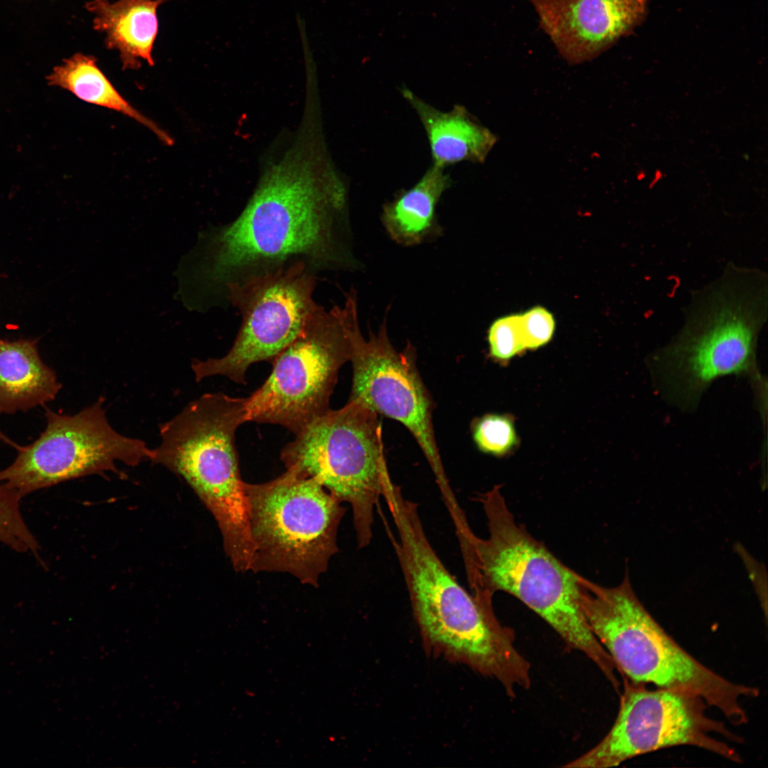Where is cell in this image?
I'll return each instance as SVG.
<instances>
[{
    "label": "cell",
    "instance_id": "6da1fadb",
    "mask_svg": "<svg viewBox=\"0 0 768 768\" xmlns=\"http://www.w3.org/2000/svg\"><path fill=\"white\" fill-rule=\"evenodd\" d=\"M299 262L317 274L359 267L345 186L308 129L266 169L236 218L199 233L176 270L178 295L191 311L227 309L233 289Z\"/></svg>",
    "mask_w": 768,
    "mask_h": 768
},
{
    "label": "cell",
    "instance_id": "7a4b0ae2",
    "mask_svg": "<svg viewBox=\"0 0 768 768\" xmlns=\"http://www.w3.org/2000/svg\"><path fill=\"white\" fill-rule=\"evenodd\" d=\"M767 316V274L728 263L717 278L693 293L681 329L650 356L649 369L660 394L682 411L691 412L715 380L734 375L749 379L759 408L766 406L757 349Z\"/></svg>",
    "mask_w": 768,
    "mask_h": 768
},
{
    "label": "cell",
    "instance_id": "3957f363",
    "mask_svg": "<svg viewBox=\"0 0 768 768\" xmlns=\"http://www.w3.org/2000/svg\"><path fill=\"white\" fill-rule=\"evenodd\" d=\"M398 533L390 534L423 637L434 649L496 679L506 694L530 686V666L513 631L458 582L431 545L417 506L401 493L385 501Z\"/></svg>",
    "mask_w": 768,
    "mask_h": 768
},
{
    "label": "cell",
    "instance_id": "277c9868",
    "mask_svg": "<svg viewBox=\"0 0 768 768\" xmlns=\"http://www.w3.org/2000/svg\"><path fill=\"white\" fill-rule=\"evenodd\" d=\"M489 535H474L466 575L472 595L491 603L493 592L509 593L542 617L568 648L582 652L614 688L617 666L590 629L579 594V575L518 524L498 486L481 495Z\"/></svg>",
    "mask_w": 768,
    "mask_h": 768
},
{
    "label": "cell",
    "instance_id": "5b68a950",
    "mask_svg": "<svg viewBox=\"0 0 768 768\" xmlns=\"http://www.w3.org/2000/svg\"><path fill=\"white\" fill-rule=\"evenodd\" d=\"M580 605L589 626L624 678L698 695L730 723L745 725L742 698H755V687L727 680L686 651L639 601L626 571L617 586L606 587L579 575Z\"/></svg>",
    "mask_w": 768,
    "mask_h": 768
},
{
    "label": "cell",
    "instance_id": "8992f818",
    "mask_svg": "<svg viewBox=\"0 0 768 768\" xmlns=\"http://www.w3.org/2000/svg\"><path fill=\"white\" fill-rule=\"evenodd\" d=\"M247 420V398L206 393L161 425L151 461L182 475L214 516L226 555L237 572L252 558L244 481L235 437Z\"/></svg>",
    "mask_w": 768,
    "mask_h": 768
},
{
    "label": "cell",
    "instance_id": "52a82bcc",
    "mask_svg": "<svg viewBox=\"0 0 768 768\" xmlns=\"http://www.w3.org/2000/svg\"><path fill=\"white\" fill-rule=\"evenodd\" d=\"M243 487L253 550L250 571L287 572L318 587L338 550L342 502L292 469L265 483L244 482Z\"/></svg>",
    "mask_w": 768,
    "mask_h": 768
},
{
    "label": "cell",
    "instance_id": "ba28073f",
    "mask_svg": "<svg viewBox=\"0 0 768 768\" xmlns=\"http://www.w3.org/2000/svg\"><path fill=\"white\" fill-rule=\"evenodd\" d=\"M286 469L314 479L352 509L358 548L372 540L374 509L390 478L378 414L354 400L314 419L281 452Z\"/></svg>",
    "mask_w": 768,
    "mask_h": 768
},
{
    "label": "cell",
    "instance_id": "9c48e42d",
    "mask_svg": "<svg viewBox=\"0 0 768 768\" xmlns=\"http://www.w3.org/2000/svg\"><path fill=\"white\" fill-rule=\"evenodd\" d=\"M360 329L351 289L343 307L319 305L298 336L273 360L262 386L247 398V420L281 425L295 434L326 412L341 366Z\"/></svg>",
    "mask_w": 768,
    "mask_h": 768
},
{
    "label": "cell",
    "instance_id": "30bf717a",
    "mask_svg": "<svg viewBox=\"0 0 768 768\" xmlns=\"http://www.w3.org/2000/svg\"><path fill=\"white\" fill-rule=\"evenodd\" d=\"M614 725L603 739L564 767L606 768L663 748L689 745L741 762L737 751L713 736L743 740L719 720L706 715L700 697L673 690H649L626 678Z\"/></svg>",
    "mask_w": 768,
    "mask_h": 768
},
{
    "label": "cell",
    "instance_id": "8fae6325",
    "mask_svg": "<svg viewBox=\"0 0 768 768\" xmlns=\"http://www.w3.org/2000/svg\"><path fill=\"white\" fill-rule=\"evenodd\" d=\"M317 274L305 263L294 262L233 289L228 303L242 316L237 336L223 357L193 361L196 380L223 375L245 384L251 365L272 362L319 306L313 298Z\"/></svg>",
    "mask_w": 768,
    "mask_h": 768
},
{
    "label": "cell",
    "instance_id": "7c38bea8",
    "mask_svg": "<svg viewBox=\"0 0 768 768\" xmlns=\"http://www.w3.org/2000/svg\"><path fill=\"white\" fill-rule=\"evenodd\" d=\"M100 398L73 415L46 409V427L33 443L16 449L14 462L0 470V484L21 496L95 471L119 460L136 465L152 460L154 449L123 436L110 425Z\"/></svg>",
    "mask_w": 768,
    "mask_h": 768
},
{
    "label": "cell",
    "instance_id": "4fadbf2b",
    "mask_svg": "<svg viewBox=\"0 0 768 768\" xmlns=\"http://www.w3.org/2000/svg\"><path fill=\"white\" fill-rule=\"evenodd\" d=\"M350 361L349 400L401 422L422 449L444 498L452 496L435 439L433 402L418 372L414 346L408 342L398 351L389 339L384 318L368 338L361 329L356 332Z\"/></svg>",
    "mask_w": 768,
    "mask_h": 768
},
{
    "label": "cell",
    "instance_id": "5bb4252c",
    "mask_svg": "<svg viewBox=\"0 0 768 768\" xmlns=\"http://www.w3.org/2000/svg\"><path fill=\"white\" fill-rule=\"evenodd\" d=\"M528 1L569 65L597 58L641 23L646 10V0Z\"/></svg>",
    "mask_w": 768,
    "mask_h": 768
},
{
    "label": "cell",
    "instance_id": "9a60e30c",
    "mask_svg": "<svg viewBox=\"0 0 768 768\" xmlns=\"http://www.w3.org/2000/svg\"><path fill=\"white\" fill-rule=\"evenodd\" d=\"M403 97L416 111L429 141L433 164L444 168L462 161L484 163L497 137L464 107L456 105L442 112L403 90Z\"/></svg>",
    "mask_w": 768,
    "mask_h": 768
},
{
    "label": "cell",
    "instance_id": "2e32d148",
    "mask_svg": "<svg viewBox=\"0 0 768 768\" xmlns=\"http://www.w3.org/2000/svg\"><path fill=\"white\" fill-rule=\"evenodd\" d=\"M161 4L154 0H90L85 9L94 15V28L105 34L106 47L119 52L122 68L137 70L141 59L154 65L151 53Z\"/></svg>",
    "mask_w": 768,
    "mask_h": 768
},
{
    "label": "cell",
    "instance_id": "e0dca14e",
    "mask_svg": "<svg viewBox=\"0 0 768 768\" xmlns=\"http://www.w3.org/2000/svg\"><path fill=\"white\" fill-rule=\"evenodd\" d=\"M61 386L40 357L36 341L0 338V415L44 405L55 398Z\"/></svg>",
    "mask_w": 768,
    "mask_h": 768
},
{
    "label": "cell",
    "instance_id": "ac0fdd59",
    "mask_svg": "<svg viewBox=\"0 0 768 768\" xmlns=\"http://www.w3.org/2000/svg\"><path fill=\"white\" fill-rule=\"evenodd\" d=\"M444 169L433 164L412 187L402 190L383 206L382 223L398 244L420 245L441 233L436 207L451 183Z\"/></svg>",
    "mask_w": 768,
    "mask_h": 768
},
{
    "label": "cell",
    "instance_id": "d6986e66",
    "mask_svg": "<svg viewBox=\"0 0 768 768\" xmlns=\"http://www.w3.org/2000/svg\"><path fill=\"white\" fill-rule=\"evenodd\" d=\"M48 85L65 89L79 99L120 112L145 126L166 145H172L170 135L147 118L127 100L111 83L97 66V59L77 53L64 59L46 76Z\"/></svg>",
    "mask_w": 768,
    "mask_h": 768
},
{
    "label": "cell",
    "instance_id": "ffe728a7",
    "mask_svg": "<svg viewBox=\"0 0 768 768\" xmlns=\"http://www.w3.org/2000/svg\"><path fill=\"white\" fill-rule=\"evenodd\" d=\"M21 497L16 490L0 484V541L18 552L37 554L39 545L20 512Z\"/></svg>",
    "mask_w": 768,
    "mask_h": 768
},
{
    "label": "cell",
    "instance_id": "44dd1931",
    "mask_svg": "<svg viewBox=\"0 0 768 768\" xmlns=\"http://www.w3.org/2000/svg\"><path fill=\"white\" fill-rule=\"evenodd\" d=\"M472 431L477 447L485 453L503 456L518 444L513 422L506 415H484L475 422Z\"/></svg>",
    "mask_w": 768,
    "mask_h": 768
},
{
    "label": "cell",
    "instance_id": "7402d4cb",
    "mask_svg": "<svg viewBox=\"0 0 768 768\" xmlns=\"http://www.w3.org/2000/svg\"><path fill=\"white\" fill-rule=\"evenodd\" d=\"M490 354L499 361H507L526 350L519 326L518 314L499 318L491 325L488 333Z\"/></svg>",
    "mask_w": 768,
    "mask_h": 768
},
{
    "label": "cell",
    "instance_id": "603a6c76",
    "mask_svg": "<svg viewBox=\"0 0 768 768\" xmlns=\"http://www.w3.org/2000/svg\"><path fill=\"white\" fill-rule=\"evenodd\" d=\"M518 320L526 349H536L551 340L555 322L553 314L544 307H533L519 314Z\"/></svg>",
    "mask_w": 768,
    "mask_h": 768
},
{
    "label": "cell",
    "instance_id": "cb8c5ba5",
    "mask_svg": "<svg viewBox=\"0 0 768 768\" xmlns=\"http://www.w3.org/2000/svg\"><path fill=\"white\" fill-rule=\"evenodd\" d=\"M156 1H159L161 2L162 4H164V3L166 2L169 0H156Z\"/></svg>",
    "mask_w": 768,
    "mask_h": 768
}]
</instances>
